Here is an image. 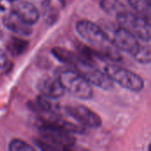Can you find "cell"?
Segmentation results:
<instances>
[{"label":"cell","mask_w":151,"mask_h":151,"mask_svg":"<svg viewBox=\"0 0 151 151\" xmlns=\"http://www.w3.org/2000/svg\"><path fill=\"white\" fill-rule=\"evenodd\" d=\"M39 132L42 138L36 140L35 143L43 150H65L76 142L71 132L54 123L43 124L39 127Z\"/></svg>","instance_id":"6da1fadb"},{"label":"cell","mask_w":151,"mask_h":151,"mask_svg":"<svg viewBox=\"0 0 151 151\" xmlns=\"http://www.w3.org/2000/svg\"><path fill=\"white\" fill-rule=\"evenodd\" d=\"M65 90L81 100H89L93 97L92 85L77 71L62 72L58 77Z\"/></svg>","instance_id":"7a4b0ae2"},{"label":"cell","mask_w":151,"mask_h":151,"mask_svg":"<svg viewBox=\"0 0 151 151\" xmlns=\"http://www.w3.org/2000/svg\"><path fill=\"white\" fill-rule=\"evenodd\" d=\"M119 27L126 29L138 40L149 42L150 41V20L144 17L134 14L128 11L123 12L116 16Z\"/></svg>","instance_id":"3957f363"},{"label":"cell","mask_w":151,"mask_h":151,"mask_svg":"<svg viewBox=\"0 0 151 151\" xmlns=\"http://www.w3.org/2000/svg\"><path fill=\"white\" fill-rule=\"evenodd\" d=\"M76 31L86 42L94 47L96 51H100L112 43L102 27L90 20L82 19L78 21Z\"/></svg>","instance_id":"277c9868"},{"label":"cell","mask_w":151,"mask_h":151,"mask_svg":"<svg viewBox=\"0 0 151 151\" xmlns=\"http://www.w3.org/2000/svg\"><path fill=\"white\" fill-rule=\"evenodd\" d=\"M76 71L82 75L91 85L104 90H110L113 88L114 82L105 72L99 69L94 62L77 58L74 62Z\"/></svg>","instance_id":"5b68a950"},{"label":"cell","mask_w":151,"mask_h":151,"mask_svg":"<svg viewBox=\"0 0 151 151\" xmlns=\"http://www.w3.org/2000/svg\"><path fill=\"white\" fill-rule=\"evenodd\" d=\"M104 72L112 80L113 82L118 83L122 88L133 91L139 92L144 87V81L135 73L117 65L116 64H109L104 67Z\"/></svg>","instance_id":"8992f818"},{"label":"cell","mask_w":151,"mask_h":151,"mask_svg":"<svg viewBox=\"0 0 151 151\" xmlns=\"http://www.w3.org/2000/svg\"><path fill=\"white\" fill-rule=\"evenodd\" d=\"M108 36L119 50L131 54L132 56L135 54L141 45L134 35L120 27L113 28L112 31L108 34Z\"/></svg>","instance_id":"52a82bcc"},{"label":"cell","mask_w":151,"mask_h":151,"mask_svg":"<svg viewBox=\"0 0 151 151\" xmlns=\"http://www.w3.org/2000/svg\"><path fill=\"white\" fill-rule=\"evenodd\" d=\"M66 112L83 127L98 128L102 126V119L98 114L85 105L79 104L67 107Z\"/></svg>","instance_id":"ba28073f"},{"label":"cell","mask_w":151,"mask_h":151,"mask_svg":"<svg viewBox=\"0 0 151 151\" xmlns=\"http://www.w3.org/2000/svg\"><path fill=\"white\" fill-rule=\"evenodd\" d=\"M12 12L29 25H34L39 19V12L35 4L27 0H13Z\"/></svg>","instance_id":"9c48e42d"},{"label":"cell","mask_w":151,"mask_h":151,"mask_svg":"<svg viewBox=\"0 0 151 151\" xmlns=\"http://www.w3.org/2000/svg\"><path fill=\"white\" fill-rule=\"evenodd\" d=\"M37 89L40 94L50 98L58 99L65 94V88L58 78L51 76H43L37 82Z\"/></svg>","instance_id":"30bf717a"},{"label":"cell","mask_w":151,"mask_h":151,"mask_svg":"<svg viewBox=\"0 0 151 151\" xmlns=\"http://www.w3.org/2000/svg\"><path fill=\"white\" fill-rule=\"evenodd\" d=\"M4 26L19 36H29L32 34L31 25L23 21L12 12L4 15L3 18Z\"/></svg>","instance_id":"8fae6325"},{"label":"cell","mask_w":151,"mask_h":151,"mask_svg":"<svg viewBox=\"0 0 151 151\" xmlns=\"http://www.w3.org/2000/svg\"><path fill=\"white\" fill-rule=\"evenodd\" d=\"M50 100L51 99L42 95H39L36 97L35 103L33 104V107L42 114L57 116V111H58L57 105L53 104Z\"/></svg>","instance_id":"7c38bea8"},{"label":"cell","mask_w":151,"mask_h":151,"mask_svg":"<svg viewBox=\"0 0 151 151\" xmlns=\"http://www.w3.org/2000/svg\"><path fill=\"white\" fill-rule=\"evenodd\" d=\"M100 6L104 12L111 16H117L127 11L126 5L120 0H100Z\"/></svg>","instance_id":"4fadbf2b"},{"label":"cell","mask_w":151,"mask_h":151,"mask_svg":"<svg viewBox=\"0 0 151 151\" xmlns=\"http://www.w3.org/2000/svg\"><path fill=\"white\" fill-rule=\"evenodd\" d=\"M51 53L58 61L64 64H74L77 58L72 51L63 47H54Z\"/></svg>","instance_id":"5bb4252c"},{"label":"cell","mask_w":151,"mask_h":151,"mask_svg":"<svg viewBox=\"0 0 151 151\" xmlns=\"http://www.w3.org/2000/svg\"><path fill=\"white\" fill-rule=\"evenodd\" d=\"M127 1L139 15L150 20V0H127Z\"/></svg>","instance_id":"9a60e30c"},{"label":"cell","mask_w":151,"mask_h":151,"mask_svg":"<svg viewBox=\"0 0 151 151\" xmlns=\"http://www.w3.org/2000/svg\"><path fill=\"white\" fill-rule=\"evenodd\" d=\"M27 46H28L27 41L21 39V38L12 37L7 45V49L11 52L12 55L19 56L27 50Z\"/></svg>","instance_id":"2e32d148"},{"label":"cell","mask_w":151,"mask_h":151,"mask_svg":"<svg viewBox=\"0 0 151 151\" xmlns=\"http://www.w3.org/2000/svg\"><path fill=\"white\" fill-rule=\"evenodd\" d=\"M135 60L141 64H150L151 60L150 57V46H142L140 45L138 50L134 55Z\"/></svg>","instance_id":"e0dca14e"},{"label":"cell","mask_w":151,"mask_h":151,"mask_svg":"<svg viewBox=\"0 0 151 151\" xmlns=\"http://www.w3.org/2000/svg\"><path fill=\"white\" fill-rule=\"evenodd\" d=\"M8 150L10 151H34L35 148L22 140L13 139L10 142Z\"/></svg>","instance_id":"ac0fdd59"},{"label":"cell","mask_w":151,"mask_h":151,"mask_svg":"<svg viewBox=\"0 0 151 151\" xmlns=\"http://www.w3.org/2000/svg\"><path fill=\"white\" fill-rule=\"evenodd\" d=\"M43 19L48 25H53L58 19V11L54 7H48V5H46V10L43 12Z\"/></svg>","instance_id":"d6986e66"},{"label":"cell","mask_w":151,"mask_h":151,"mask_svg":"<svg viewBox=\"0 0 151 151\" xmlns=\"http://www.w3.org/2000/svg\"><path fill=\"white\" fill-rule=\"evenodd\" d=\"M8 64V58L6 53L0 49V68H4Z\"/></svg>","instance_id":"ffe728a7"},{"label":"cell","mask_w":151,"mask_h":151,"mask_svg":"<svg viewBox=\"0 0 151 151\" xmlns=\"http://www.w3.org/2000/svg\"><path fill=\"white\" fill-rule=\"evenodd\" d=\"M33 4H39V5H42V6H46V5H49L50 0H27Z\"/></svg>","instance_id":"44dd1931"},{"label":"cell","mask_w":151,"mask_h":151,"mask_svg":"<svg viewBox=\"0 0 151 151\" xmlns=\"http://www.w3.org/2000/svg\"><path fill=\"white\" fill-rule=\"evenodd\" d=\"M3 9H4V8H2V7H1V6H0V11H2V10H3Z\"/></svg>","instance_id":"7402d4cb"}]
</instances>
